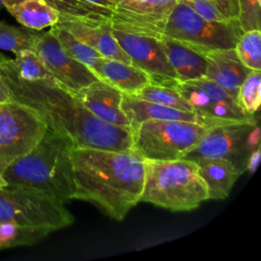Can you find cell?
I'll return each mask as SVG.
<instances>
[{"label":"cell","instance_id":"obj_1","mask_svg":"<svg viewBox=\"0 0 261 261\" xmlns=\"http://www.w3.org/2000/svg\"><path fill=\"white\" fill-rule=\"evenodd\" d=\"M0 79L11 99L36 110L48 128L68 137L74 147L122 151L132 148V132L93 115L73 95L53 79L24 80L13 59L0 53Z\"/></svg>","mask_w":261,"mask_h":261},{"label":"cell","instance_id":"obj_2","mask_svg":"<svg viewBox=\"0 0 261 261\" xmlns=\"http://www.w3.org/2000/svg\"><path fill=\"white\" fill-rule=\"evenodd\" d=\"M72 199L91 202L115 220H122L143 193L145 159L132 147L122 151L73 147Z\"/></svg>","mask_w":261,"mask_h":261},{"label":"cell","instance_id":"obj_3","mask_svg":"<svg viewBox=\"0 0 261 261\" xmlns=\"http://www.w3.org/2000/svg\"><path fill=\"white\" fill-rule=\"evenodd\" d=\"M73 147L68 137L47 128L39 143L11 163L2 175L8 185L38 190L63 201L70 200L74 194Z\"/></svg>","mask_w":261,"mask_h":261},{"label":"cell","instance_id":"obj_4","mask_svg":"<svg viewBox=\"0 0 261 261\" xmlns=\"http://www.w3.org/2000/svg\"><path fill=\"white\" fill-rule=\"evenodd\" d=\"M208 200L198 164L189 159L146 160L140 202L171 211H191Z\"/></svg>","mask_w":261,"mask_h":261},{"label":"cell","instance_id":"obj_5","mask_svg":"<svg viewBox=\"0 0 261 261\" xmlns=\"http://www.w3.org/2000/svg\"><path fill=\"white\" fill-rule=\"evenodd\" d=\"M0 222L50 232L74 222L64 201L38 190L7 185L0 188Z\"/></svg>","mask_w":261,"mask_h":261},{"label":"cell","instance_id":"obj_6","mask_svg":"<svg viewBox=\"0 0 261 261\" xmlns=\"http://www.w3.org/2000/svg\"><path fill=\"white\" fill-rule=\"evenodd\" d=\"M208 127L187 120H145L132 128V147L146 160H174L192 149Z\"/></svg>","mask_w":261,"mask_h":261},{"label":"cell","instance_id":"obj_7","mask_svg":"<svg viewBox=\"0 0 261 261\" xmlns=\"http://www.w3.org/2000/svg\"><path fill=\"white\" fill-rule=\"evenodd\" d=\"M243 31L238 19L225 22L210 21L198 15L188 5L176 2L171 10L162 36L204 53L213 49L234 48Z\"/></svg>","mask_w":261,"mask_h":261},{"label":"cell","instance_id":"obj_8","mask_svg":"<svg viewBox=\"0 0 261 261\" xmlns=\"http://www.w3.org/2000/svg\"><path fill=\"white\" fill-rule=\"evenodd\" d=\"M48 126L33 108L13 99L0 102V173L28 154Z\"/></svg>","mask_w":261,"mask_h":261},{"label":"cell","instance_id":"obj_9","mask_svg":"<svg viewBox=\"0 0 261 261\" xmlns=\"http://www.w3.org/2000/svg\"><path fill=\"white\" fill-rule=\"evenodd\" d=\"M175 89L192 106L196 122L208 128L224 123L256 120L255 116L248 115L243 110L237 97L204 76L178 82Z\"/></svg>","mask_w":261,"mask_h":261},{"label":"cell","instance_id":"obj_10","mask_svg":"<svg viewBox=\"0 0 261 261\" xmlns=\"http://www.w3.org/2000/svg\"><path fill=\"white\" fill-rule=\"evenodd\" d=\"M256 124L257 120H253L211 126L181 158L195 162L206 159L225 160L243 174L247 171V161L253 151L249 143V134Z\"/></svg>","mask_w":261,"mask_h":261},{"label":"cell","instance_id":"obj_11","mask_svg":"<svg viewBox=\"0 0 261 261\" xmlns=\"http://www.w3.org/2000/svg\"><path fill=\"white\" fill-rule=\"evenodd\" d=\"M111 30L130 59V64L144 71L152 84L175 88L178 80L167 60L160 38Z\"/></svg>","mask_w":261,"mask_h":261},{"label":"cell","instance_id":"obj_12","mask_svg":"<svg viewBox=\"0 0 261 261\" xmlns=\"http://www.w3.org/2000/svg\"><path fill=\"white\" fill-rule=\"evenodd\" d=\"M176 0H118L111 28L125 33L161 38Z\"/></svg>","mask_w":261,"mask_h":261},{"label":"cell","instance_id":"obj_13","mask_svg":"<svg viewBox=\"0 0 261 261\" xmlns=\"http://www.w3.org/2000/svg\"><path fill=\"white\" fill-rule=\"evenodd\" d=\"M33 51L41 58L52 79L70 92L99 80L87 65L67 55L50 30L39 32Z\"/></svg>","mask_w":261,"mask_h":261},{"label":"cell","instance_id":"obj_14","mask_svg":"<svg viewBox=\"0 0 261 261\" xmlns=\"http://www.w3.org/2000/svg\"><path fill=\"white\" fill-rule=\"evenodd\" d=\"M72 93L97 118L132 132L130 124L121 108L123 94L112 85L97 80Z\"/></svg>","mask_w":261,"mask_h":261},{"label":"cell","instance_id":"obj_15","mask_svg":"<svg viewBox=\"0 0 261 261\" xmlns=\"http://www.w3.org/2000/svg\"><path fill=\"white\" fill-rule=\"evenodd\" d=\"M202 54L206 58L204 77L237 97L241 84L251 69L240 60L234 48L213 49Z\"/></svg>","mask_w":261,"mask_h":261},{"label":"cell","instance_id":"obj_16","mask_svg":"<svg viewBox=\"0 0 261 261\" xmlns=\"http://www.w3.org/2000/svg\"><path fill=\"white\" fill-rule=\"evenodd\" d=\"M75 38L96 50L102 57L123 61L130 64V59L121 49L111 30V23H88L82 21H58ZM56 24V23H55Z\"/></svg>","mask_w":261,"mask_h":261},{"label":"cell","instance_id":"obj_17","mask_svg":"<svg viewBox=\"0 0 261 261\" xmlns=\"http://www.w3.org/2000/svg\"><path fill=\"white\" fill-rule=\"evenodd\" d=\"M90 69L99 80L112 85L126 95H132L151 83L144 71L133 64L116 59L101 56L90 66Z\"/></svg>","mask_w":261,"mask_h":261},{"label":"cell","instance_id":"obj_18","mask_svg":"<svg viewBox=\"0 0 261 261\" xmlns=\"http://www.w3.org/2000/svg\"><path fill=\"white\" fill-rule=\"evenodd\" d=\"M160 41L178 82H187L204 76L206 58L202 53L169 37L162 36Z\"/></svg>","mask_w":261,"mask_h":261},{"label":"cell","instance_id":"obj_19","mask_svg":"<svg viewBox=\"0 0 261 261\" xmlns=\"http://www.w3.org/2000/svg\"><path fill=\"white\" fill-rule=\"evenodd\" d=\"M59 13L58 21L110 22L115 3L110 0H46Z\"/></svg>","mask_w":261,"mask_h":261},{"label":"cell","instance_id":"obj_20","mask_svg":"<svg viewBox=\"0 0 261 261\" xmlns=\"http://www.w3.org/2000/svg\"><path fill=\"white\" fill-rule=\"evenodd\" d=\"M196 163L199 174L206 185L208 200L227 198L234 182L242 174L233 164L221 159H206Z\"/></svg>","mask_w":261,"mask_h":261},{"label":"cell","instance_id":"obj_21","mask_svg":"<svg viewBox=\"0 0 261 261\" xmlns=\"http://www.w3.org/2000/svg\"><path fill=\"white\" fill-rule=\"evenodd\" d=\"M121 108L130 124V129L142 121L151 119L196 121L194 112L173 109L126 94L122 95Z\"/></svg>","mask_w":261,"mask_h":261},{"label":"cell","instance_id":"obj_22","mask_svg":"<svg viewBox=\"0 0 261 261\" xmlns=\"http://www.w3.org/2000/svg\"><path fill=\"white\" fill-rule=\"evenodd\" d=\"M6 10L22 25L42 31L59 20V13L46 0H4Z\"/></svg>","mask_w":261,"mask_h":261},{"label":"cell","instance_id":"obj_23","mask_svg":"<svg viewBox=\"0 0 261 261\" xmlns=\"http://www.w3.org/2000/svg\"><path fill=\"white\" fill-rule=\"evenodd\" d=\"M188 5L201 17L210 21L225 22L238 19L237 0H176Z\"/></svg>","mask_w":261,"mask_h":261},{"label":"cell","instance_id":"obj_24","mask_svg":"<svg viewBox=\"0 0 261 261\" xmlns=\"http://www.w3.org/2000/svg\"><path fill=\"white\" fill-rule=\"evenodd\" d=\"M132 96L173 109L193 112L192 106L181 96V94L172 87L159 86L149 83L136 93L132 94Z\"/></svg>","mask_w":261,"mask_h":261},{"label":"cell","instance_id":"obj_25","mask_svg":"<svg viewBox=\"0 0 261 261\" xmlns=\"http://www.w3.org/2000/svg\"><path fill=\"white\" fill-rule=\"evenodd\" d=\"M51 232L45 229L0 222V250L36 244Z\"/></svg>","mask_w":261,"mask_h":261},{"label":"cell","instance_id":"obj_26","mask_svg":"<svg viewBox=\"0 0 261 261\" xmlns=\"http://www.w3.org/2000/svg\"><path fill=\"white\" fill-rule=\"evenodd\" d=\"M50 31L56 37L67 55L87 65L89 68L97 60V58L101 57V55L96 50L80 41L60 24L56 23L52 25Z\"/></svg>","mask_w":261,"mask_h":261},{"label":"cell","instance_id":"obj_27","mask_svg":"<svg viewBox=\"0 0 261 261\" xmlns=\"http://www.w3.org/2000/svg\"><path fill=\"white\" fill-rule=\"evenodd\" d=\"M40 31L25 27H15L0 21V49L16 53L20 50H33Z\"/></svg>","mask_w":261,"mask_h":261},{"label":"cell","instance_id":"obj_28","mask_svg":"<svg viewBox=\"0 0 261 261\" xmlns=\"http://www.w3.org/2000/svg\"><path fill=\"white\" fill-rule=\"evenodd\" d=\"M234 50L240 60L251 70L261 71V31L243 32Z\"/></svg>","mask_w":261,"mask_h":261},{"label":"cell","instance_id":"obj_29","mask_svg":"<svg viewBox=\"0 0 261 261\" xmlns=\"http://www.w3.org/2000/svg\"><path fill=\"white\" fill-rule=\"evenodd\" d=\"M237 99L243 110L255 116L261 103V74L259 70H251L241 84Z\"/></svg>","mask_w":261,"mask_h":261},{"label":"cell","instance_id":"obj_30","mask_svg":"<svg viewBox=\"0 0 261 261\" xmlns=\"http://www.w3.org/2000/svg\"><path fill=\"white\" fill-rule=\"evenodd\" d=\"M14 55L16 71L22 79L30 81L52 79L41 58L33 50H20Z\"/></svg>","mask_w":261,"mask_h":261},{"label":"cell","instance_id":"obj_31","mask_svg":"<svg viewBox=\"0 0 261 261\" xmlns=\"http://www.w3.org/2000/svg\"><path fill=\"white\" fill-rule=\"evenodd\" d=\"M238 20L243 32L261 29V0H237Z\"/></svg>","mask_w":261,"mask_h":261},{"label":"cell","instance_id":"obj_32","mask_svg":"<svg viewBox=\"0 0 261 261\" xmlns=\"http://www.w3.org/2000/svg\"><path fill=\"white\" fill-rule=\"evenodd\" d=\"M260 157H261V152H260V146H259L250 153L247 161V171H249L251 174L255 173L260 162Z\"/></svg>","mask_w":261,"mask_h":261},{"label":"cell","instance_id":"obj_33","mask_svg":"<svg viewBox=\"0 0 261 261\" xmlns=\"http://www.w3.org/2000/svg\"><path fill=\"white\" fill-rule=\"evenodd\" d=\"M9 99H11V97H10V95L8 93V90H7V88L5 87V85L3 84V82L0 79V102L7 101Z\"/></svg>","mask_w":261,"mask_h":261},{"label":"cell","instance_id":"obj_34","mask_svg":"<svg viewBox=\"0 0 261 261\" xmlns=\"http://www.w3.org/2000/svg\"><path fill=\"white\" fill-rule=\"evenodd\" d=\"M7 185H8V182H7L6 179L3 177V175L0 173V188L5 187V186H7Z\"/></svg>","mask_w":261,"mask_h":261},{"label":"cell","instance_id":"obj_35","mask_svg":"<svg viewBox=\"0 0 261 261\" xmlns=\"http://www.w3.org/2000/svg\"><path fill=\"white\" fill-rule=\"evenodd\" d=\"M3 2H4V0H0V10L4 7V5H3Z\"/></svg>","mask_w":261,"mask_h":261},{"label":"cell","instance_id":"obj_36","mask_svg":"<svg viewBox=\"0 0 261 261\" xmlns=\"http://www.w3.org/2000/svg\"><path fill=\"white\" fill-rule=\"evenodd\" d=\"M110 1H112V2H114L116 4V0H110Z\"/></svg>","mask_w":261,"mask_h":261},{"label":"cell","instance_id":"obj_37","mask_svg":"<svg viewBox=\"0 0 261 261\" xmlns=\"http://www.w3.org/2000/svg\"><path fill=\"white\" fill-rule=\"evenodd\" d=\"M117 1H118V0H116V2H117Z\"/></svg>","mask_w":261,"mask_h":261}]
</instances>
